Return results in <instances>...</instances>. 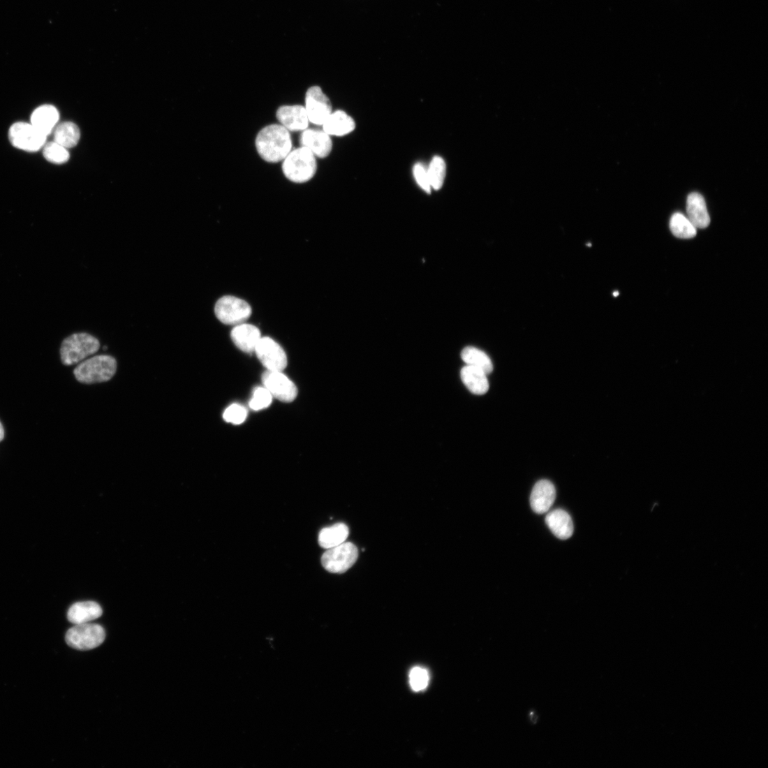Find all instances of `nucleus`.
Instances as JSON below:
<instances>
[{
	"mask_svg": "<svg viewBox=\"0 0 768 768\" xmlns=\"http://www.w3.org/2000/svg\"><path fill=\"white\" fill-rule=\"evenodd\" d=\"M670 227L674 236L679 239H688L697 235V228L691 223L686 216L681 213H675L671 218Z\"/></svg>",
	"mask_w": 768,
	"mask_h": 768,
	"instance_id": "25",
	"label": "nucleus"
},
{
	"mask_svg": "<svg viewBox=\"0 0 768 768\" xmlns=\"http://www.w3.org/2000/svg\"><path fill=\"white\" fill-rule=\"evenodd\" d=\"M47 138V136L27 123H16L9 131L11 144L26 152H34L40 150L46 145Z\"/></svg>",
	"mask_w": 768,
	"mask_h": 768,
	"instance_id": "8",
	"label": "nucleus"
},
{
	"mask_svg": "<svg viewBox=\"0 0 768 768\" xmlns=\"http://www.w3.org/2000/svg\"><path fill=\"white\" fill-rule=\"evenodd\" d=\"M317 161L314 154L304 147L289 153L283 164L285 176L295 183H304L313 178L317 172Z\"/></svg>",
	"mask_w": 768,
	"mask_h": 768,
	"instance_id": "2",
	"label": "nucleus"
},
{
	"mask_svg": "<svg viewBox=\"0 0 768 768\" xmlns=\"http://www.w3.org/2000/svg\"><path fill=\"white\" fill-rule=\"evenodd\" d=\"M80 137L79 127L72 122L57 124L54 130V142L66 149L72 148L78 144Z\"/></svg>",
	"mask_w": 768,
	"mask_h": 768,
	"instance_id": "23",
	"label": "nucleus"
},
{
	"mask_svg": "<svg viewBox=\"0 0 768 768\" xmlns=\"http://www.w3.org/2000/svg\"><path fill=\"white\" fill-rule=\"evenodd\" d=\"M276 117L281 126L289 131H304L309 127V119L302 105H284L279 108Z\"/></svg>",
	"mask_w": 768,
	"mask_h": 768,
	"instance_id": "13",
	"label": "nucleus"
},
{
	"mask_svg": "<svg viewBox=\"0 0 768 768\" xmlns=\"http://www.w3.org/2000/svg\"><path fill=\"white\" fill-rule=\"evenodd\" d=\"M215 315L222 323L238 325L244 323L251 316L249 304L234 296H224L215 305Z\"/></svg>",
	"mask_w": 768,
	"mask_h": 768,
	"instance_id": "6",
	"label": "nucleus"
},
{
	"mask_svg": "<svg viewBox=\"0 0 768 768\" xmlns=\"http://www.w3.org/2000/svg\"><path fill=\"white\" fill-rule=\"evenodd\" d=\"M613 295H614V297H618V296L619 295V292H614V293H613Z\"/></svg>",
	"mask_w": 768,
	"mask_h": 768,
	"instance_id": "33",
	"label": "nucleus"
},
{
	"mask_svg": "<svg viewBox=\"0 0 768 768\" xmlns=\"http://www.w3.org/2000/svg\"><path fill=\"white\" fill-rule=\"evenodd\" d=\"M427 172L431 189L434 190L441 189L446 176L445 161L439 156L434 157L427 168Z\"/></svg>",
	"mask_w": 768,
	"mask_h": 768,
	"instance_id": "26",
	"label": "nucleus"
},
{
	"mask_svg": "<svg viewBox=\"0 0 768 768\" xmlns=\"http://www.w3.org/2000/svg\"><path fill=\"white\" fill-rule=\"evenodd\" d=\"M359 556L357 547L351 542H344L327 549L322 556L323 567L332 573H343L356 563Z\"/></svg>",
	"mask_w": 768,
	"mask_h": 768,
	"instance_id": "7",
	"label": "nucleus"
},
{
	"mask_svg": "<svg viewBox=\"0 0 768 768\" xmlns=\"http://www.w3.org/2000/svg\"><path fill=\"white\" fill-rule=\"evenodd\" d=\"M304 108L309 121L317 126H323L332 113L331 102L319 87L307 90Z\"/></svg>",
	"mask_w": 768,
	"mask_h": 768,
	"instance_id": "11",
	"label": "nucleus"
},
{
	"mask_svg": "<svg viewBox=\"0 0 768 768\" xmlns=\"http://www.w3.org/2000/svg\"><path fill=\"white\" fill-rule=\"evenodd\" d=\"M59 118V112L56 107L52 105H43L32 112L31 124L38 131L48 136L57 126Z\"/></svg>",
	"mask_w": 768,
	"mask_h": 768,
	"instance_id": "16",
	"label": "nucleus"
},
{
	"mask_svg": "<svg viewBox=\"0 0 768 768\" xmlns=\"http://www.w3.org/2000/svg\"><path fill=\"white\" fill-rule=\"evenodd\" d=\"M254 353L268 371H283L288 365L286 352L270 337H261Z\"/></svg>",
	"mask_w": 768,
	"mask_h": 768,
	"instance_id": "9",
	"label": "nucleus"
},
{
	"mask_svg": "<svg viewBox=\"0 0 768 768\" xmlns=\"http://www.w3.org/2000/svg\"><path fill=\"white\" fill-rule=\"evenodd\" d=\"M413 176L419 186L427 193L431 191V186L429 178L427 168L421 163L415 165L413 170Z\"/></svg>",
	"mask_w": 768,
	"mask_h": 768,
	"instance_id": "31",
	"label": "nucleus"
},
{
	"mask_svg": "<svg viewBox=\"0 0 768 768\" xmlns=\"http://www.w3.org/2000/svg\"><path fill=\"white\" fill-rule=\"evenodd\" d=\"M688 219L697 228H705L710 224V216L704 198L698 193H691L686 201Z\"/></svg>",
	"mask_w": 768,
	"mask_h": 768,
	"instance_id": "18",
	"label": "nucleus"
},
{
	"mask_svg": "<svg viewBox=\"0 0 768 768\" xmlns=\"http://www.w3.org/2000/svg\"><path fill=\"white\" fill-rule=\"evenodd\" d=\"M556 497V488L552 482L542 480L536 482L530 497L532 510L539 515L548 512L553 506Z\"/></svg>",
	"mask_w": 768,
	"mask_h": 768,
	"instance_id": "12",
	"label": "nucleus"
},
{
	"mask_svg": "<svg viewBox=\"0 0 768 768\" xmlns=\"http://www.w3.org/2000/svg\"><path fill=\"white\" fill-rule=\"evenodd\" d=\"M264 387L282 402H293L297 396L295 384L283 371H267L262 376Z\"/></svg>",
	"mask_w": 768,
	"mask_h": 768,
	"instance_id": "10",
	"label": "nucleus"
},
{
	"mask_svg": "<svg viewBox=\"0 0 768 768\" xmlns=\"http://www.w3.org/2000/svg\"><path fill=\"white\" fill-rule=\"evenodd\" d=\"M466 365L482 370L487 375L493 370V364L488 355L482 350L473 347L466 348L461 354Z\"/></svg>",
	"mask_w": 768,
	"mask_h": 768,
	"instance_id": "24",
	"label": "nucleus"
},
{
	"mask_svg": "<svg viewBox=\"0 0 768 768\" xmlns=\"http://www.w3.org/2000/svg\"><path fill=\"white\" fill-rule=\"evenodd\" d=\"M233 342L242 351L246 353L255 352L261 339L259 329L253 325L242 323L232 330L230 333Z\"/></svg>",
	"mask_w": 768,
	"mask_h": 768,
	"instance_id": "15",
	"label": "nucleus"
},
{
	"mask_svg": "<svg viewBox=\"0 0 768 768\" xmlns=\"http://www.w3.org/2000/svg\"><path fill=\"white\" fill-rule=\"evenodd\" d=\"M4 437H5L4 428H3V427L1 424V422H0V442H1L4 439Z\"/></svg>",
	"mask_w": 768,
	"mask_h": 768,
	"instance_id": "32",
	"label": "nucleus"
},
{
	"mask_svg": "<svg viewBox=\"0 0 768 768\" xmlns=\"http://www.w3.org/2000/svg\"><path fill=\"white\" fill-rule=\"evenodd\" d=\"M247 417L246 409L239 404H232L226 409L223 418L227 422L235 425H240L246 420Z\"/></svg>",
	"mask_w": 768,
	"mask_h": 768,
	"instance_id": "30",
	"label": "nucleus"
},
{
	"mask_svg": "<svg viewBox=\"0 0 768 768\" xmlns=\"http://www.w3.org/2000/svg\"><path fill=\"white\" fill-rule=\"evenodd\" d=\"M102 614L103 610L98 603L85 601L73 604L68 611L67 618L71 623L80 625L99 619Z\"/></svg>",
	"mask_w": 768,
	"mask_h": 768,
	"instance_id": "17",
	"label": "nucleus"
},
{
	"mask_svg": "<svg viewBox=\"0 0 768 768\" xmlns=\"http://www.w3.org/2000/svg\"><path fill=\"white\" fill-rule=\"evenodd\" d=\"M461 378L469 391L476 395H483L489 390L487 374L482 370L466 365L461 370Z\"/></svg>",
	"mask_w": 768,
	"mask_h": 768,
	"instance_id": "21",
	"label": "nucleus"
},
{
	"mask_svg": "<svg viewBox=\"0 0 768 768\" xmlns=\"http://www.w3.org/2000/svg\"><path fill=\"white\" fill-rule=\"evenodd\" d=\"M273 397L264 387H258L253 392V397L249 402V406L253 411H260L270 406L273 401Z\"/></svg>",
	"mask_w": 768,
	"mask_h": 768,
	"instance_id": "29",
	"label": "nucleus"
},
{
	"mask_svg": "<svg viewBox=\"0 0 768 768\" xmlns=\"http://www.w3.org/2000/svg\"><path fill=\"white\" fill-rule=\"evenodd\" d=\"M43 155L47 161L56 165L64 164L70 158L68 149L54 141L45 145Z\"/></svg>",
	"mask_w": 768,
	"mask_h": 768,
	"instance_id": "27",
	"label": "nucleus"
},
{
	"mask_svg": "<svg viewBox=\"0 0 768 768\" xmlns=\"http://www.w3.org/2000/svg\"><path fill=\"white\" fill-rule=\"evenodd\" d=\"M100 346L99 341L89 334H73L66 338L61 344V362L66 366L78 364L96 353Z\"/></svg>",
	"mask_w": 768,
	"mask_h": 768,
	"instance_id": "3",
	"label": "nucleus"
},
{
	"mask_svg": "<svg viewBox=\"0 0 768 768\" xmlns=\"http://www.w3.org/2000/svg\"><path fill=\"white\" fill-rule=\"evenodd\" d=\"M300 142L302 147L309 148L320 158H327L332 149L330 135L324 131L306 129L301 134Z\"/></svg>",
	"mask_w": 768,
	"mask_h": 768,
	"instance_id": "14",
	"label": "nucleus"
},
{
	"mask_svg": "<svg viewBox=\"0 0 768 768\" xmlns=\"http://www.w3.org/2000/svg\"><path fill=\"white\" fill-rule=\"evenodd\" d=\"M105 639L103 628L89 623L75 625L67 631L65 637L69 647L81 651L95 649L102 644Z\"/></svg>",
	"mask_w": 768,
	"mask_h": 768,
	"instance_id": "5",
	"label": "nucleus"
},
{
	"mask_svg": "<svg viewBox=\"0 0 768 768\" xmlns=\"http://www.w3.org/2000/svg\"><path fill=\"white\" fill-rule=\"evenodd\" d=\"M256 146L260 156L266 162L276 163L284 161L292 149L289 131L281 125H271L262 129L257 135Z\"/></svg>",
	"mask_w": 768,
	"mask_h": 768,
	"instance_id": "1",
	"label": "nucleus"
},
{
	"mask_svg": "<svg viewBox=\"0 0 768 768\" xmlns=\"http://www.w3.org/2000/svg\"><path fill=\"white\" fill-rule=\"evenodd\" d=\"M349 533L348 526L344 523L325 527L319 533V545L325 549L337 547L348 540Z\"/></svg>",
	"mask_w": 768,
	"mask_h": 768,
	"instance_id": "22",
	"label": "nucleus"
},
{
	"mask_svg": "<svg viewBox=\"0 0 768 768\" xmlns=\"http://www.w3.org/2000/svg\"><path fill=\"white\" fill-rule=\"evenodd\" d=\"M117 370V362L109 355H98L80 363L74 369V376L87 384L110 380Z\"/></svg>",
	"mask_w": 768,
	"mask_h": 768,
	"instance_id": "4",
	"label": "nucleus"
},
{
	"mask_svg": "<svg viewBox=\"0 0 768 768\" xmlns=\"http://www.w3.org/2000/svg\"><path fill=\"white\" fill-rule=\"evenodd\" d=\"M546 523L552 532L561 540H566L573 533L574 526L570 516L563 510H556L549 512L546 517Z\"/></svg>",
	"mask_w": 768,
	"mask_h": 768,
	"instance_id": "20",
	"label": "nucleus"
},
{
	"mask_svg": "<svg viewBox=\"0 0 768 768\" xmlns=\"http://www.w3.org/2000/svg\"><path fill=\"white\" fill-rule=\"evenodd\" d=\"M323 126V131L329 135L341 137L353 132L356 124L348 113L337 110L331 113Z\"/></svg>",
	"mask_w": 768,
	"mask_h": 768,
	"instance_id": "19",
	"label": "nucleus"
},
{
	"mask_svg": "<svg viewBox=\"0 0 768 768\" xmlns=\"http://www.w3.org/2000/svg\"><path fill=\"white\" fill-rule=\"evenodd\" d=\"M409 679L411 688L415 691H420L428 686L430 677L427 670L415 667L410 672Z\"/></svg>",
	"mask_w": 768,
	"mask_h": 768,
	"instance_id": "28",
	"label": "nucleus"
}]
</instances>
